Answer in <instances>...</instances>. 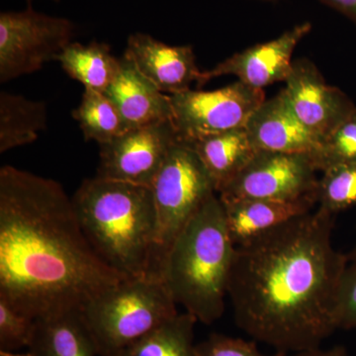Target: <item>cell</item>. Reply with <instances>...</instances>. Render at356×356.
<instances>
[{"label":"cell","instance_id":"obj_7","mask_svg":"<svg viewBox=\"0 0 356 356\" xmlns=\"http://www.w3.org/2000/svg\"><path fill=\"white\" fill-rule=\"evenodd\" d=\"M74 33L72 21L37 13L31 4L25 10L0 13V81L33 74L57 60Z\"/></svg>","mask_w":356,"mask_h":356},{"label":"cell","instance_id":"obj_16","mask_svg":"<svg viewBox=\"0 0 356 356\" xmlns=\"http://www.w3.org/2000/svg\"><path fill=\"white\" fill-rule=\"evenodd\" d=\"M227 226L236 247L269 229L314 210L317 197L278 201L264 199L221 200Z\"/></svg>","mask_w":356,"mask_h":356},{"label":"cell","instance_id":"obj_3","mask_svg":"<svg viewBox=\"0 0 356 356\" xmlns=\"http://www.w3.org/2000/svg\"><path fill=\"white\" fill-rule=\"evenodd\" d=\"M72 199L98 257L122 277H147L156 227L151 187L95 177L83 180Z\"/></svg>","mask_w":356,"mask_h":356},{"label":"cell","instance_id":"obj_32","mask_svg":"<svg viewBox=\"0 0 356 356\" xmlns=\"http://www.w3.org/2000/svg\"><path fill=\"white\" fill-rule=\"evenodd\" d=\"M27 1H29V3L31 4L32 0H27ZM54 1H58V0H54Z\"/></svg>","mask_w":356,"mask_h":356},{"label":"cell","instance_id":"obj_21","mask_svg":"<svg viewBox=\"0 0 356 356\" xmlns=\"http://www.w3.org/2000/svg\"><path fill=\"white\" fill-rule=\"evenodd\" d=\"M187 313H178L116 356H197L195 325Z\"/></svg>","mask_w":356,"mask_h":356},{"label":"cell","instance_id":"obj_25","mask_svg":"<svg viewBox=\"0 0 356 356\" xmlns=\"http://www.w3.org/2000/svg\"><path fill=\"white\" fill-rule=\"evenodd\" d=\"M36 329V320L0 299V351L17 353L29 348Z\"/></svg>","mask_w":356,"mask_h":356},{"label":"cell","instance_id":"obj_26","mask_svg":"<svg viewBox=\"0 0 356 356\" xmlns=\"http://www.w3.org/2000/svg\"><path fill=\"white\" fill-rule=\"evenodd\" d=\"M336 317L339 329H356V248L346 254L337 289Z\"/></svg>","mask_w":356,"mask_h":356},{"label":"cell","instance_id":"obj_4","mask_svg":"<svg viewBox=\"0 0 356 356\" xmlns=\"http://www.w3.org/2000/svg\"><path fill=\"white\" fill-rule=\"evenodd\" d=\"M236 245L215 194L184 227L163 262L161 280L177 305L204 325L221 318Z\"/></svg>","mask_w":356,"mask_h":356},{"label":"cell","instance_id":"obj_11","mask_svg":"<svg viewBox=\"0 0 356 356\" xmlns=\"http://www.w3.org/2000/svg\"><path fill=\"white\" fill-rule=\"evenodd\" d=\"M283 89L300 122L320 143L356 109L343 91L329 86L308 58L293 60L291 72Z\"/></svg>","mask_w":356,"mask_h":356},{"label":"cell","instance_id":"obj_13","mask_svg":"<svg viewBox=\"0 0 356 356\" xmlns=\"http://www.w3.org/2000/svg\"><path fill=\"white\" fill-rule=\"evenodd\" d=\"M126 55L138 70L163 93L177 95L197 84L201 72L189 44L170 46L146 33L129 37Z\"/></svg>","mask_w":356,"mask_h":356},{"label":"cell","instance_id":"obj_27","mask_svg":"<svg viewBox=\"0 0 356 356\" xmlns=\"http://www.w3.org/2000/svg\"><path fill=\"white\" fill-rule=\"evenodd\" d=\"M195 350L197 356H266L257 348L255 341L217 332L196 343Z\"/></svg>","mask_w":356,"mask_h":356},{"label":"cell","instance_id":"obj_8","mask_svg":"<svg viewBox=\"0 0 356 356\" xmlns=\"http://www.w3.org/2000/svg\"><path fill=\"white\" fill-rule=\"evenodd\" d=\"M173 127L178 140L189 143L217 135L245 124L266 100L264 89L241 81L216 90H189L170 95Z\"/></svg>","mask_w":356,"mask_h":356},{"label":"cell","instance_id":"obj_17","mask_svg":"<svg viewBox=\"0 0 356 356\" xmlns=\"http://www.w3.org/2000/svg\"><path fill=\"white\" fill-rule=\"evenodd\" d=\"M28 353L31 356H98L81 310L37 318Z\"/></svg>","mask_w":356,"mask_h":356},{"label":"cell","instance_id":"obj_12","mask_svg":"<svg viewBox=\"0 0 356 356\" xmlns=\"http://www.w3.org/2000/svg\"><path fill=\"white\" fill-rule=\"evenodd\" d=\"M311 30V23L304 22L295 25L277 38L234 54L212 70L201 72L196 86L201 88L222 76H235L241 83L257 89L286 81L291 72L295 48Z\"/></svg>","mask_w":356,"mask_h":356},{"label":"cell","instance_id":"obj_23","mask_svg":"<svg viewBox=\"0 0 356 356\" xmlns=\"http://www.w3.org/2000/svg\"><path fill=\"white\" fill-rule=\"evenodd\" d=\"M318 209L336 215L356 206V163L334 166L318 179Z\"/></svg>","mask_w":356,"mask_h":356},{"label":"cell","instance_id":"obj_14","mask_svg":"<svg viewBox=\"0 0 356 356\" xmlns=\"http://www.w3.org/2000/svg\"><path fill=\"white\" fill-rule=\"evenodd\" d=\"M245 128L257 151L311 154L320 145L293 112L283 89L259 105Z\"/></svg>","mask_w":356,"mask_h":356},{"label":"cell","instance_id":"obj_2","mask_svg":"<svg viewBox=\"0 0 356 356\" xmlns=\"http://www.w3.org/2000/svg\"><path fill=\"white\" fill-rule=\"evenodd\" d=\"M123 280L91 247L62 184L2 166L0 299L37 320L81 310Z\"/></svg>","mask_w":356,"mask_h":356},{"label":"cell","instance_id":"obj_6","mask_svg":"<svg viewBox=\"0 0 356 356\" xmlns=\"http://www.w3.org/2000/svg\"><path fill=\"white\" fill-rule=\"evenodd\" d=\"M151 188L156 227L147 277L163 280V262L175 238L217 192L197 154L180 140L173 145Z\"/></svg>","mask_w":356,"mask_h":356},{"label":"cell","instance_id":"obj_24","mask_svg":"<svg viewBox=\"0 0 356 356\" xmlns=\"http://www.w3.org/2000/svg\"><path fill=\"white\" fill-rule=\"evenodd\" d=\"M318 172L356 163V109L310 154Z\"/></svg>","mask_w":356,"mask_h":356},{"label":"cell","instance_id":"obj_1","mask_svg":"<svg viewBox=\"0 0 356 356\" xmlns=\"http://www.w3.org/2000/svg\"><path fill=\"white\" fill-rule=\"evenodd\" d=\"M334 217L317 208L236 245L228 296L236 325L254 341L297 353L339 329L346 254L332 245Z\"/></svg>","mask_w":356,"mask_h":356},{"label":"cell","instance_id":"obj_15","mask_svg":"<svg viewBox=\"0 0 356 356\" xmlns=\"http://www.w3.org/2000/svg\"><path fill=\"white\" fill-rule=\"evenodd\" d=\"M104 95L118 110L128 130L172 120L170 96L147 79L125 53L120 58L118 76Z\"/></svg>","mask_w":356,"mask_h":356},{"label":"cell","instance_id":"obj_29","mask_svg":"<svg viewBox=\"0 0 356 356\" xmlns=\"http://www.w3.org/2000/svg\"><path fill=\"white\" fill-rule=\"evenodd\" d=\"M292 356H350L348 350L343 346H332L327 350L316 348L311 350L297 351Z\"/></svg>","mask_w":356,"mask_h":356},{"label":"cell","instance_id":"obj_5","mask_svg":"<svg viewBox=\"0 0 356 356\" xmlns=\"http://www.w3.org/2000/svg\"><path fill=\"white\" fill-rule=\"evenodd\" d=\"M81 313L98 356H116L179 312L163 280L139 277L100 293Z\"/></svg>","mask_w":356,"mask_h":356},{"label":"cell","instance_id":"obj_9","mask_svg":"<svg viewBox=\"0 0 356 356\" xmlns=\"http://www.w3.org/2000/svg\"><path fill=\"white\" fill-rule=\"evenodd\" d=\"M317 172L310 154L257 151L218 196L221 200L318 198Z\"/></svg>","mask_w":356,"mask_h":356},{"label":"cell","instance_id":"obj_19","mask_svg":"<svg viewBox=\"0 0 356 356\" xmlns=\"http://www.w3.org/2000/svg\"><path fill=\"white\" fill-rule=\"evenodd\" d=\"M57 62L72 79L84 88L104 93L120 70V58L114 57L108 44L92 42L88 44L72 42L58 57Z\"/></svg>","mask_w":356,"mask_h":356},{"label":"cell","instance_id":"obj_20","mask_svg":"<svg viewBox=\"0 0 356 356\" xmlns=\"http://www.w3.org/2000/svg\"><path fill=\"white\" fill-rule=\"evenodd\" d=\"M46 103L22 95L0 93V153L32 144L47 127Z\"/></svg>","mask_w":356,"mask_h":356},{"label":"cell","instance_id":"obj_31","mask_svg":"<svg viewBox=\"0 0 356 356\" xmlns=\"http://www.w3.org/2000/svg\"><path fill=\"white\" fill-rule=\"evenodd\" d=\"M262 1L276 2L280 1V0H262Z\"/></svg>","mask_w":356,"mask_h":356},{"label":"cell","instance_id":"obj_22","mask_svg":"<svg viewBox=\"0 0 356 356\" xmlns=\"http://www.w3.org/2000/svg\"><path fill=\"white\" fill-rule=\"evenodd\" d=\"M86 140L107 144L128 131L111 100L99 91L84 88L79 106L72 111Z\"/></svg>","mask_w":356,"mask_h":356},{"label":"cell","instance_id":"obj_10","mask_svg":"<svg viewBox=\"0 0 356 356\" xmlns=\"http://www.w3.org/2000/svg\"><path fill=\"white\" fill-rule=\"evenodd\" d=\"M177 140L172 120L126 131L100 145L95 177L152 187Z\"/></svg>","mask_w":356,"mask_h":356},{"label":"cell","instance_id":"obj_30","mask_svg":"<svg viewBox=\"0 0 356 356\" xmlns=\"http://www.w3.org/2000/svg\"><path fill=\"white\" fill-rule=\"evenodd\" d=\"M0 356H31L29 353H3L0 351Z\"/></svg>","mask_w":356,"mask_h":356},{"label":"cell","instance_id":"obj_18","mask_svg":"<svg viewBox=\"0 0 356 356\" xmlns=\"http://www.w3.org/2000/svg\"><path fill=\"white\" fill-rule=\"evenodd\" d=\"M187 145L193 149L209 172L217 194L241 172L257 152L245 128L208 136Z\"/></svg>","mask_w":356,"mask_h":356},{"label":"cell","instance_id":"obj_28","mask_svg":"<svg viewBox=\"0 0 356 356\" xmlns=\"http://www.w3.org/2000/svg\"><path fill=\"white\" fill-rule=\"evenodd\" d=\"M350 18L356 24V0H318Z\"/></svg>","mask_w":356,"mask_h":356}]
</instances>
